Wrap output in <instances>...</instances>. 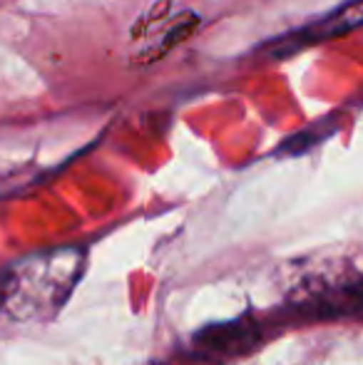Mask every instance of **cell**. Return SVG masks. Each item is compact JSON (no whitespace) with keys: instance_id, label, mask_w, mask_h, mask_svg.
Segmentation results:
<instances>
[{"instance_id":"obj_1","label":"cell","mask_w":363,"mask_h":365,"mask_svg":"<svg viewBox=\"0 0 363 365\" xmlns=\"http://www.w3.org/2000/svg\"><path fill=\"white\" fill-rule=\"evenodd\" d=\"M356 28H363V0H349L339 8L329 10L321 18L306 23L304 28H296L291 33H284L279 38L269 40L264 45V55L272 60L289 58L294 53H301L306 48H314L326 40L341 38L346 33H354Z\"/></svg>"},{"instance_id":"obj_2","label":"cell","mask_w":363,"mask_h":365,"mask_svg":"<svg viewBox=\"0 0 363 365\" xmlns=\"http://www.w3.org/2000/svg\"><path fill=\"white\" fill-rule=\"evenodd\" d=\"M259 326L247 318L229 323H217L194 336V348L204 358H222V356H237L244 353L257 343Z\"/></svg>"},{"instance_id":"obj_3","label":"cell","mask_w":363,"mask_h":365,"mask_svg":"<svg viewBox=\"0 0 363 365\" xmlns=\"http://www.w3.org/2000/svg\"><path fill=\"white\" fill-rule=\"evenodd\" d=\"M199 28V15L194 13H184L180 20H177L175 25H172L170 30L165 33V38H162L160 45H155V48L150 50V53H145V63H157L160 58H165L167 53H172V50L177 48L180 43L189 38V35L194 33V30Z\"/></svg>"},{"instance_id":"obj_4","label":"cell","mask_w":363,"mask_h":365,"mask_svg":"<svg viewBox=\"0 0 363 365\" xmlns=\"http://www.w3.org/2000/svg\"><path fill=\"white\" fill-rule=\"evenodd\" d=\"M326 132H321L319 127H311V130H304L299 132V135L289 137V140L284 142V147H281V152H289V154H301L306 152L309 147L319 145L321 140H324Z\"/></svg>"}]
</instances>
